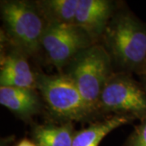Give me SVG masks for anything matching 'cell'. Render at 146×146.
Masks as SVG:
<instances>
[{
  "instance_id": "cell-1",
  "label": "cell",
  "mask_w": 146,
  "mask_h": 146,
  "mask_svg": "<svg viewBox=\"0 0 146 146\" xmlns=\"http://www.w3.org/2000/svg\"><path fill=\"white\" fill-rule=\"evenodd\" d=\"M112 61L141 76L146 67V25L129 11L115 12L102 35Z\"/></svg>"
},
{
  "instance_id": "cell-2",
  "label": "cell",
  "mask_w": 146,
  "mask_h": 146,
  "mask_svg": "<svg viewBox=\"0 0 146 146\" xmlns=\"http://www.w3.org/2000/svg\"><path fill=\"white\" fill-rule=\"evenodd\" d=\"M112 58L103 45L95 43L79 52L65 68L93 112L98 110L103 89L112 72Z\"/></svg>"
},
{
  "instance_id": "cell-3",
  "label": "cell",
  "mask_w": 146,
  "mask_h": 146,
  "mask_svg": "<svg viewBox=\"0 0 146 146\" xmlns=\"http://www.w3.org/2000/svg\"><path fill=\"white\" fill-rule=\"evenodd\" d=\"M0 9L9 42L28 56H35L42 50V36L47 25L36 2L2 1Z\"/></svg>"
},
{
  "instance_id": "cell-4",
  "label": "cell",
  "mask_w": 146,
  "mask_h": 146,
  "mask_svg": "<svg viewBox=\"0 0 146 146\" xmlns=\"http://www.w3.org/2000/svg\"><path fill=\"white\" fill-rule=\"evenodd\" d=\"M36 89L54 116L67 122L87 119L94 112L89 109L72 79L64 73H37Z\"/></svg>"
},
{
  "instance_id": "cell-5",
  "label": "cell",
  "mask_w": 146,
  "mask_h": 146,
  "mask_svg": "<svg viewBox=\"0 0 146 146\" xmlns=\"http://www.w3.org/2000/svg\"><path fill=\"white\" fill-rule=\"evenodd\" d=\"M98 110L145 119L146 91L128 74H113L101 94Z\"/></svg>"
},
{
  "instance_id": "cell-6",
  "label": "cell",
  "mask_w": 146,
  "mask_h": 146,
  "mask_svg": "<svg viewBox=\"0 0 146 146\" xmlns=\"http://www.w3.org/2000/svg\"><path fill=\"white\" fill-rule=\"evenodd\" d=\"M95 42L76 25H47L42 39V50L49 63L65 69L75 56Z\"/></svg>"
},
{
  "instance_id": "cell-7",
  "label": "cell",
  "mask_w": 146,
  "mask_h": 146,
  "mask_svg": "<svg viewBox=\"0 0 146 146\" xmlns=\"http://www.w3.org/2000/svg\"><path fill=\"white\" fill-rule=\"evenodd\" d=\"M115 4L108 0H79L75 23L94 42L104 34L115 15Z\"/></svg>"
},
{
  "instance_id": "cell-8",
  "label": "cell",
  "mask_w": 146,
  "mask_h": 146,
  "mask_svg": "<svg viewBox=\"0 0 146 146\" xmlns=\"http://www.w3.org/2000/svg\"><path fill=\"white\" fill-rule=\"evenodd\" d=\"M37 73L33 72L28 55L14 48L1 57L0 86L36 89Z\"/></svg>"
},
{
  "instance_id": "cell-9",
  "label": "cell",
  "mask_w": 146,
  "mask_h": 146,
  "mask_svg": "<svg viewBox=\"0 0 146 146\" xmlns=\"http://www.w3.org/2000/svg\"><path fill=\"white\" fill-rule=\"evenodd\" d=\"M0 103L23 119L37 114L42 107L36 89L0 86Z\"/></svg>"
},
{
  "instance_id": "cell-10",
  "label": "cell",
  "mask_w": 146,
  "mask_h": 146,
  "mask_svg": "<svg viewBox=\"0 0 146 146\" xmlns=\"http://www.w3.org/2000/svg\"><path fill=\"white\" fill-rule=\"evenodd\" d=\"M133 119L130 116L115 115L106 119L94 123L86 128L76 131L72 146H98L110 131L128 123Z\"/></svg>"
},
{
  "instance_id": "cell-11",
  "label": "cell",
  "mask_w": 146,
  "mask_h": 146,
  "mask_svg": "<svg viewBox=\"0 0 146 146\" xmlns=\"http://www.w3.org/2000/svg\"><path fill=\"white\" fill-rule=\"evenodd\" d=\"M36 3L47 25H74L79 0H39Z\"/></svg>"
},
{
  "instance_id": "cell-12",
  "label": "cell",
  "mask_w": 146,
  "mask_h": 146,
  "mask_svg": "<svg viewBox=\"0 0 146 146\" xmlns=\"http://www.w3.org/2000/svg\"><path fill=\"white\" fill-rule=\"evenodd\" d=\"M74 131L72 122L61 125H37L33 130V138L36 146H72Z\"/></svg>"
},
{
  "instance_id": "cell-13",
  "label": "cell",
  "mask_w": 146,
  "mask_h": 146,
  "mask_svg": "<svg viewBox=\"0 0 146 146\" xmlns=\"http://www.w3.org/2000/svg\"><path fill=\"white\" fill-rule=\"evenodd\" d=\"M126 146H146V119L135 128L127 141Z\"/></svg>"
},
{
  "instance_id": "cell-14",
  "label": "cell",
  "mask_w": 146,
  "mask_h": 146,
  "mask_svg": "<svg viewBox=\"0 0 146 146\" xmlns=\"http://www.w3.org/2000/svg\"><path fill=\"white\" fill-rule=\"evenodd\" d=\"M16 146H36V145L34 143V141H32L28 139H23Z\"/></svg>"
},
{
  "instance_id": "cell-15",
  "label": "cell",
  "mask_w": 146,
  "mask_h": 146,
  "mask_svg": "<svg viewBox=\"0 0 146 146\" xmlns=\"http://www.w3.org/2000/svg\"><path fill=\"white\" fill-rule=\"evenodd\" d=\"M141 84L143 86V88L145 89V90L146 91V78L145 77H142V82H141Z\"/></svg>"
},
{
  "instance_id": "cell-16",
  "label": "cell",
  "mask_w": 146,
  "mask_h": 146,
  "mask_svg": "<svg viewBox=\"0 0 146 146\" xmlns=\"http://www.w3.org/2000/svg\"><path fill=\"white\" fill-rule=\"evenodd\" d=\"M141 77H145L146 78V67L145 68V70H144V72H143V74L141 75Z\"/></svg>"
}]
</instances>
